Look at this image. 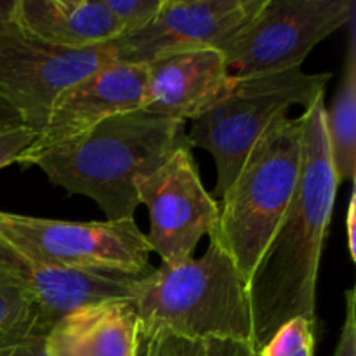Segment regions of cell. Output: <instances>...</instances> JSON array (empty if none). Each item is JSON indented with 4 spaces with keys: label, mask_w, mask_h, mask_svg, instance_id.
Returning a JSON list of instances; mask_svg holds the SVG:
<instances>
[{
    "label": "cell",
    "mask_w": 356,
    "mask_h": 356,
    "mask_svg": "<svg viewBox=\"0 0 356 356\" xmlns=\"http://www.w3.org/2000/svg\"><path fill=\"white\" fill-rule=\"evenodd\" d=\"M139 204L149 211V247L174 264L193 257L204 235L218 226L219 204L205 190L190 146L176 149L138 183Z\"/></svg>",
    "instance_id": "9"
},
{
    "label": "cell",
    "mask_w": 356,
    "mask_h": 356,
    "mask_svg": "<svg viewBox=\"0 0 356 356\" xmlns=\"http://www.w3.org/2000/svg\"><path fill=\"white\" fill-rule=\"evenodd\" d=\"M0 356H49L45 336H31L17 343L0 346Z\"/></svg>",
    "instance_id": "23"
},
{
    "label": "cell",
    "mask_w": 356,
    "mask_h": 356,
    "mask_svg": "<svg viewBox=\"0 0 356 356\" xmlns=\"http://www.w3.org/2000/svg\"><path fill=\"white\" fill-rule=\"evenodd\" d=\"M315 350V322L294 318L282 325L257 356H313Z\"/></svg>",
    "instance_id": "19"
},
{
    "label": "cell",
    "mask_w": 356,
    "mask_h": 356,
    "mask_svg": "<svg viewBox=\"0 0 356 356\" xmlns=\"http://www.w3.org/2000/svg\"><path fill=\"white\" fill-rule=\"evenodd\" d=\"M31 336H47L37 305L23 289L0 280V346Z\"/></svg>",
    "instance_id": "18"
},
{
    "label": "cell",
    "mask_w": 356,
    "mask_h": 356,
    "mask_svg": "<svg viewBox=\"0 0 356 356\" xmlns=\"http://www.w3.org/2000/svg\"><path fill=\"white\" fill-rule=\"evenodd\" d=\"M0 280L23 289L37 305L45 334L80 306L104 299L129 298L136 278L80 273L47 266L0 235Z\"/></svg>",
    "instance_id": "12"
},
{
    "label": "cell",
    "mask_w": 356,
    "mask_h": 356,
    "mask_svg": "<svg viewBox=\"0 0 356 356\" xmlns=\"http://www.w3.org/2000/svg\"><path fill=\"white\" fill-rule=\"evenodd\" d=\"M325 131L337 183L355 181L356 174V28L350 23L346 61L330 108H325Z\"/></svg>",
    "instance_id": "16"
},
{
    "label": "cell",
    "mask_w": 356,
    "mask_h": 356,
    "mask_svg": "<svg viewBox=\"0 0 356 356\" xmlns=\"http://www.w3.org/2000/svg\"><path fill=\"white\" fill-rule=\"evenodd\" d=\"M190 146L186 124L134 110L115 115L70 141L24 155L52 184L70 195L92 198L106 221L134 219L138 183L162 165L176 149Z\"/></svg>",
    "instance_id": "2"
},
{
    "label": "cell",
    "mask_w": 356,
    "mask_h": 356,
    "mask_svg": "<svg viewBox=\"0 0 356 356\" xmlns=\"http://www.w3.org/2000/svg\"><path fill=\"white\" fill-rule=\"evenodd\" d=\"M139 322L129 298L73 309L45 336L49 356H139Z\"/></svg>",
    "instance_id": "14"
},
{
    "label": "cell",
    "mask_w": 356,
    "mask_h": 356,
    "mask_svg": "<svg viewBox=\"0 0 356 356\" xmlns=\"http://www.w3.org/2000/svg\"><path fill=\"white\" fill-rule=\"evenodd\" d=\"M113 63L108 44L66 51L35 40L10 19L0 21V99L40 134L56 96L87 73Z\"/></svg>",
    "instance_id": "8"
},
{
    "label": "cell",
    "mask_w": 356,
    "mask_h": 356,
    "mask_svg": "<svg viewBox=\"0 0 356 356\" xmlns=\"http://www.w3.org/2000/svg\"><path fill=\"white\" fill-rule=\"evenodd\" d=\"M103 3L120 24L124 35L149 23L160 10L163 0H103Z\"/></svg>",
    "instance_id": "20"
},
{
    "label": "cell",
    "mask_w": 356,
    "mask_h": 356,
    "mask_svg": "<svg viewBox=\"0 0 356 356\" xmlns=\"http://www.w3.org/2000/svg\"><path fill=\"white\" fill-rule=\"evenodd\" d=\"M146 80V65L110 63L70 83L56 96L44 129L21 156L70 141L115 115L141 110Z\"/></svg>",
    "instance_id": "11"
},
{
    "label": "cell",
    "mask_w": 356,
    "mask_h": 356,
    "mask_svg": "<svg viewBox=\"0 0 356 356\" xmlns=\"http://www.w3.org/2000/svg\"><path fill=\"white\" fill-rule=\"evenodd\" d=\"M353 0H264L222 51L233 79L301 68L309 52L355 19Z\"/></svg>",
    "instance_id": "7"
},
{
    "label": "cell",
    "mask_w": 356,
    "mask_h": 356,
    "mask_svg": "<svg viewBox=\"0 0 356 356\" xmlns=\"http://www.w3.org/2000/svg\"><path fill=\"white\" fill-rule=\"evenodd\" d=\"M356 294L353 289L346 292V318L341 330L339 343H337L334 356H356Z\"/></svg>",
    "instance_id": "22"
},
{
    "label": "cell",
    "mask_w": 356,
    "mask_h": 356,
    "mask_svg": "<svg viewBox=\"0 0 356 356\" xmlns=\"http://www.w3.org/2000/svg\"><path fill=\"white\" fill-rule=\"evenodd\" d=\"M141 110L188 124L232 87L225 54L218 49L177 52L149 63Z\"/></svg>",
    "instance_id": "13"
},
{
    "label": "cell",
    "mask_w": 356,
    "mask_h": 356,
    "mask_svg": "<svg viewBox=\"0 0 356 356\" xmlns=\"http://www.w3.org/2000/svg\"><path fill=\"white\" fill-rule=\"evenodd\" d=\"M35 139H37V134L28 127L0 132V169L10 163H17L19 156L30 148Z\"/></svg>",
    "instance_id": "21"
},
{
    "label": "cell",
    "mask_w": 356,
    "mask_h": 356,
    "mask_svg": "<svg viewBox=\"0 0 356 356\" xmlns=\"http://www.w3.org/2000/svg\"><path fill=\"white\" fill-rule=\"evenodd\" d=\"M325 108L323 96L302 111V163L298 188L245 285L256 350L291 320L316 322L320 257L339 186L327 139Z\"/></svg>",
    "instance_id": "1"
},
{
    "label": "cell",
    "mask_w": 356,
    "mask_h": 356,
    "mask_svg": "<svg viewBox=\"0 0 356 356\" xmlns=\"http://www.w3.org/2000/svg\"><path fill=\"white\" fill-rule=\"evenodd\" d=\"M356 193L353 191L350 198V205H348L346 212V233H348V250H350L351 259H356Z\"/></svg>",
    "instance_id": "24"
},
{
    "label": "cell",
    "mask_w": 356,
    "mask_h": 356,
    "mask_svg": "<svg viewBox=\"0 0 356 356\" xmlns=\"http://www.w3.org/2000/svg\"><path fill=\"white\" fill-rule=\"evenodd\" d=\"M139 337L167 332L183 337H219L254 344L245 280L214 240L195 259L162 264L131 285Z\"/></svg>",
    "instance_id": "3"
},
{
    "label": "cell",
    "mask_w": 356,
    "mask_h": 356,
    "mask_svg": "<svg viewBox=\"0 0 356 356\" xmlns=\"http://www.w3.org/2000/svg\"><path fill=\"white\" fill-rule=\"evenodd\" d=\"M17 127H26L23 118L19 117V113L14 108H10L9 104L0 99V132Z\"/></svg>",
    "instance_id": "25"
},
{
    "label": "cell",
    "mask_w": 356,
    "mask_h": 356,
    "mask_svg": "<svg viewBox=\"0 0 356 356\" xmlns=\"http://www.w3.org/2000/svg\"><path fill=\"white\" fill-rule=\"evenodd\" d=\"M139 356H257V350L252 343L245 341L159 332L143 337Z\"/></svg>",
    "instance_id": "17"
},
{
    "label": "cell",
    "mask_w": 356,
    "mask_h": 356,
    "mask_svg": "<svg viewBox=\"0 0 356 356\" xmlns=\"http://www.w3.org/2000/svg\"><path fill=\"white\" fill-rule=\"evenodd\" d=\"M13 21L45 45L86 51L122 35L103 0H14Z\"/></svg>",
    "instance_id": "15"
},
{
    "label": "cell",
    "mask_w": 356,
    "mask_h": 356,
    "mask_svg": "<svg viewBox=\"0 0 356 356\" xmlns=\"http://www.w3.org/2000/svg\"><path fill=\"white\" fill-rule=\"evenodd\" d=\"M0 235L47 266L80 273L141 278L152 247L136 219L56 221L0 211Z\"/></svg>",
    "instance_id": "6"
},
{
    "label": "cell",
    "mask_w": 356,
    "mask_h": 356,
    "mask_svg": "<svg viewBox=\"0 0 356 356\" xmlns=\"http://www.w3.org/2000/svg\"><path fill=\"white\" fill-rule=\"evenodd\" d=\"M302 163L301 117H282L256 143L219 204L214 240L249 282L280 226L299 183Z\"/></svg>",
    "instance_id": "4"
},
{
    "label": "cell",
    "mask_w": 356,
    "mask_h": 356,
    "mask_svg": "<svg viewBox=\"0 0 356 356\" xmlns=\"http://www.w3.org/2000/svg\"><path fill=\"white\" fill-rule=\"evenodd\" d=\"M264 0H163L149 23L108 44L113 63L149 65L165 56L226 45L259 13Z\"/></svg>",
    "instance_id": "10"
},
{
    "label": "cell",
    "mask_w": 356,
    "mask_h": 356,
    "mask_svg": "<svg viewBox=\"0 0 356 356\" xmlns=\"http://www.w3.org/2000/svg\"><path fill=\"white\" fill-rule=\"evenodd\" d=\"M330 73H305L301 68L268 75L233 79L232 87L207 111L190 122V148L211 153L216 163L214 195L222 197L238 176L264 132L292 106H312L325 96Z\"/></svg>",
    "instance_id": "5"
}]
</instances>
